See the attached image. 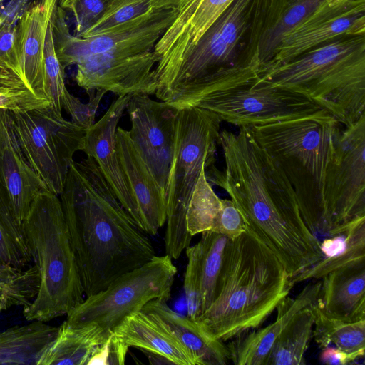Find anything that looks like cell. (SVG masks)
Wrapping results in <instances>:
<instances>
[{"label":"cell","mask_w":365,"mask_h":365,"mask_svg":"<svg viewBox=\"0 0 365 365\" xmlns=\"http://www.w3.org/2000/svg\"><path fill=\"white\" fill-rule=\"evenodd\" d=\"M225 170L205 173L223 188L250 228L277 256L290 280L322 258L320 243L304 224L294 192L248 127L223 130Z\"/></svg>","instance_id":"1"},{"label":"cell","mask_w":365,"mask_h":365,"mask_svg":"<svg viewBox=\"0 0 365 365\" xmlns=\"http://www.w3.org/2000/svg\"><path fill=\"white\" fill-rule=\"evenodd\" d=\"M58 196L86 297L156 255L93 158L72 162Z\"/></svg>","instance_id":"2"},{"label":"cell","mask_w":365,"mask_h":365,"mask_svg":"<svg viewBox=\"0 0 365 365\" xmlns=\"http://www.w3.org/2000/svg\"><path fill=\"white\" fill-rule=\"evenodd\" d=\"M293 287L277 256L250 228L230 240L216 297L195 321L223 342L262 324Z\"/></svg>","instance_id":"3"},{"label":"cell","mask_w":365,"mask_h":365,"mask_svg":"<svg viewBox=\"0 0 365 365\" xmlns=\"http://www.w3.org/2000/svg\"><path fill=\"white\" fill-rule=\"evenodd\" d=\"M287 0H233L155 96L170 102L187 89L257 68L260 42Z\"/></svg>","instance_id":"4"},{"label":"cell","mask_w":365,"mask_h":365,"mask_svg":"<svg viewBox=\"0 0 365 365\" xmlns=\"http://www.w3.org/2000/svg\"><path fill=\"white\" fill-rule=\"evenodd\" d=\"M339 124L324 115L248 127L290 183L302 220L319 243L332 237L324 187Z\"/></svg>","instance_id":"5"},{"label":"cell","mask_w":365,"mask_h":365,"mask_svg":"<svg viewBox=\"0 0 365 365\" xmlns=\"http://www.w3.org/2000/svg\"><path fill=\"white\" fill-rule=\"evenodd\" d=\"M257 76L305 96L351 125L365 115V35L328 42Z\"/></svg>","instance_id":"6"},{"label":"cell","mask_w":365,"mask_h":365,"mask_svg":"<svg viewBox=\"0 0 365 365\" xmlns=\"http://www.w3.org/2000/svg\"><path fill=\"white\" fill-rule=\"evenodd\" d=\"M21 225L39 280L24 318L48 322L67 316L86 297L59 196L40 192Z\"/></svg>","instance_id":"7"},{"label":"cell","mask_w":365,"mask_h":365,"mask_svg":"<svg viewBox=\"0 0 365 365\" xmlns=\"http://www.w3.org/2000/svg\"><path fill=\"white\" fill-rule=\"evenodd\" d=\"M222 121L198 107L178 109L175 145L166 192L165 255L177 259L190 245L186 214L202 170L214 168Z\"/></svg>","instance_id":"8"},{"label":"cell","mask_w":365,"mask_h":365,"mask_svg":"<svg viewBox=\"0 0 365 365\" xmlns=\"http://www.w3.org/2000/svg\"><path fill=\"white\" fill-rule=\"evenodd\" d=\"M257 73L248 71L215 83L172 106L204 108L239 128L329 115L305 96L263 81Z\"/></svg>","instance_id":"9"},{"label":"cell","mask_w":365,"mask_h":365,"mask_svg":"<svg viewBox=\"0 0 365 365\" xmlns=\"http://www.w3.org/2000/svg\"><path fill=\"white\" fill-rule=\"evenodd\" d=\"M176 274L170 256L155 255L118 277L105 289L85 297L63 323L76 328L97 325L106 332H113L127 317L141 311L150 301H168Z\"/></svg>","instance_id":"10"},{"label":"cell","mask_w":365,"mask_h":365,"mask_svg":"<svg viewBox=\"0 0 365 365\" xmlns=\"http://www.w3.org/2000/svg\"><path fill=\"white\" fill-rule=\"evenodd\" d=\"M8 112L29 164L48 190L59 195L74 154L84 150L86 130L64 118L51 104Z\"/></svg>","instance_id":"11"},{"label":"cell","mask_w":365,"mask_h":365,"mask_svg":"<svg viewBox=\"0 0 365 365\" xmlns=\"http://www.w3.org/2000/svg\"><path fill=\"white\" fill-rule=\"evenodd\" d=\"M175 9L148 10L143 14L95 36L81 38L71 34L66 11L58 5L52 17L53 36L58 58L65 69L80 58L98 54L135 55L153 51L170 25Z\"/></svg>","instance_id":"12"},{"label":"cell","mask_w":365,"mask_h":365,"mask_svg":"<svg viewBox=\"0 0 365 365\" xmlns=\"http://www.w3.org/2000/svg\"><path fill=\"white\" fill-rule=\"evenodd\" d=\"M324 198L332 237L365 216V115L338 131Z\"/></svg>","instance_id":"13"},{"label":"cell","mask_w":365,"mask_h":365,"mask_svg":"<svg viewBox=\"0 0 365 365\" xmlns=\"http://www.w3.org/2000/svg\"><path fill=\"white\" fill-rule=\"evenodd\" d=\"M363 35L365 0H326L282 36L269 61L259 71L285 63L328 42Z\"/></svg>","instance_id":"14"},{"label":"cell","mask_w":365,"mask_h":365,"mask_svg":"<svg viewBox=\"0 0 365 365\" xmlns=\"http://www.w3.org/2000/svg\"><path fill=\"white\" fill-rule=\"evenodd\" d=\"M130 138L166 197L178 109L145 94L133 95L126 106Z\"/></svg>","instance_id":"15"},{"label":"cell","mask_w":365,"mask_h":365,"mask_svg":"<svg viewBox=\"0 0 365 365\" xmlns=\"http://www.w3.org/2000/svg\"><path fill=\"white\" fill-rule=\"evenodd\" d=\"M156 63L153 51L135 55L88 56L75 63V81L88 94L104 90L118 96L155 95Z\"/></svg>","instance_id":"16"},{"label":"cell","mask_w":365,"mask_h":365,"mask_svg":"<svg viewBox=\"0 0 365 365\" xmlns=\"http://www.w3.org/2000/svg\"><path fill=\"white\" fill-rule=\"evenodd\" d=\"M233 0H180L173 21L156 43L155 71L170 77L219 15Z\"/></svg>","instance_id":"17"},{"label":"cell","mask_w":365,"mask_h":365,"mask_svg":"<svg viewBox=\"0 0 365 365\" xmlns=\"http://www.w3.org/2000/svg\"><path fill=\"white\" fill-rule=\"evenodd\" d=\"M132 96H118L101 118L86 130L83 152L96 162L115 197L138 225V213L116 149V131Z\"/></svg>","instance_id":"18"},{"label":"cell","mask_w":365,"mask_h":365,"mask_svg":"<svg viewBox=\"0 0 365 365\" xmlns=\"http://www.w3.org/2000/svg\"><path fill=\"white\" fill-rule=\"evenodd\" d=\"M200 240L185 249L187 264L184 290L187 317L196 320L215 299L227 245L230 239L224 235L205 231Z\"/></svg>","instance_id":"19"},{"label":"cell","mask_w":365,"mask_h":365,"mask_svg":"<svg viewBox=\"0 0 365 365\" xmlns=\"http://www.w3.org/2000/svg\"><path fill=\"white\" fill-rule=\"evenodd\" d=\"M0 182L21 225L34 199L48 190L24 155L6 110H0Z\"/></svg>","instance_id":"20"},{"label":"cell","mask_w":365,"mask_h":365,"mask_svg":"<svg viewBox=\"0 0 365 365\" xmlns=\"http://www.w3.org/2000/svg\"><path fill=\"white\" fill-rule=\"evenodd\" d=\"M116 149L138 213V225L146 234L155 235L166 221V197L136 151L128 130L118 127Z\"/></svg>","instance_id":"21"},{"label":"cell","mask_w":365,"mask_h":365,"mask_svg":"<svg viewBox=\"0 0 365 365\" xmlns=\"http://www.w3.org/2000/svg\"><path fill=\"white\" fill-rule=\"evenodd\" d=\"M321 282H310L294 297H284L277 305L274 322L253 331H245L227 345L230 360L236 365H264L269 352L292 317L301 309L314 304Z\"/></svg>","instance_id":"22"},{"label":"cell","mask_w":365,"mask_h":365,"mask_svg":"<svg viewBox=\"0 0 365 365\" xmlns=\"http://www.w3.org/2000/svg\"><path fill=\"white\" fill-rule=\"evenodd\" d=\"M321 279L316 304L324 314L349 322L365 319V259L336 269Z\"/></svg>","instance_id":"23"},{"label":"cell","mask_w":365,"mask_h":365,"mask_svg":"<svg viewBox=\"0 0 365 365\" xmlns=\"http://www.w3.org/2000/svg\"><path fill=\"white\" fill-rule=\"evenodd\" d=\"M113 334L128 348L148 354L149 360L176 365H197L195 357L159 322L140 311L127 317Z\"/></svg>","instance_id":"24"},{"label":"cell","mask_w":365,"mask_h":365,"mask_svg":"<svg viewBox=\"0 0 365 365\" xmlns=\"http://www.w3.org/2000/svg\"><path fill=\"white\" fill-rule=\"evenodd\" d=\"M159 322L195 357L197 365H225L230 360L227 345L210 336L199 324L173 311L164 299H153L142 309Z\"/></svg>","instance_id":"25"},{"label":"cell","mask_w":365,"mask_h":365,"mask_svg":"<svg viewBox=\"0 0 365 365\" xmlns=\"http://www.w3.org/2000/svg\"><path fill=\"white\" fill-rule=\"evenodd\" d=\"M320 249V260L292 278V286L307 279H321L336 269L365 259V216L353 221L343 234L321 241Z\"/></svg>","instance_id":"26"},{"label":"cell","mask_w":365,"mask_h":365,"mask_svg":"<svg viewBox=\"0 0 365 365\" xmlns=\"http://www.w3.org/2000/svg\"><path fill=\"white\" fill-rule=\"evenodd\" d=\"M112 333L97 325L76 328L63 322L36 365H88L98 346Z\"/></svg>","instance_id":"27"},{"label":"cell","mask_w":365,"mask_h":365,"mask_svg":"<svg viewBox=\"0 0 365 365\" xmlns=\"http://www.w3.org/2000/svg\"><path fill=\"white\" fill-rule=\"evenodd\" d=\"M58 331L46 322L31 321L0 331V364H37Z\"/></svg>","instance_id":"28"},{"label":"cell","mask_w":365,"mask_h":365,"mask_svg":"<svg viewBox=\"0 0 365 365\" xmlns=\"http://www.w3.org/2000/svg\"><path fill=\"white\" fill-rule=\"evenodd\" d=\"M312 308L314 318L312 336L321 349L336 347L355 361L364 358L365 319L349 322L329 317L316 302Z\"/></svg>","instance_id":"29"},{"label":"cell","mask_w":365,"mask_h":365,"mask_svg":"<svg viewBox=\"0 0 365 365\" xmlns=\"http://www.w3.org/2000/svg\"><path fill=\"white\" fill-rule=\"evenodd\" d=\"M312 306L298 312L274 344L264 365H304L314 327Z\"/></svg>","instance_id":"30"},{"label":"cell","mask_w":365,"mask_h":365,"mask_svg":"<svg viewBox=\"0 0 365 365\" xmlns=\"http://www.w3.org/2000/svg\"><path fill=\"white\" fill-rule=\"evenodd\" d=\"M32 262L22 225L16 220L0 182V263L24 269L31 266Z\"/></svg>","instance_id":"31"},{"label":"cell","mask_w":365,"mask_h":365,"mask_svg":"<svg viewBox=\"0 0 365 365\" xmlns=\"http://www.w3.org/2000/svg\"><path fill=\"white\" fill-rule=\"evenodd\" d=\"M325 1H287L260 42L258 53L259 70L269 61L282 36L303 21Z\"/></svg>","instance_id":"32"},{"label":"cell","mask_w":365,"mask_h":365,"mask_svg":"<svg viewBox=\"0 0 365 365\" xmlns=\"http://www.w3.org/2000/svg\"><path fill=\"white\" fill-rule=\"evenodd\" d=\"M222 207L221 199L215 194L202 170L192 192L186 214L187 228L193 237L205 231H212Z\"/></svg>","instance_id":"33"},{"label":"cell","mask_w":365,"mask_h":365,"mask_svg":"<svg viewBox=\"0 0 365 365\" xmlns=\"http://www.w3.org/2000/svg\"><path fill=\"white\" fill-rule=\"evenodd\" d=\"M50 105L23 78L0 68V110L24 111Z\"/></svg>","instance_id":"34"},{"label":"cell","mask_w":365,"mask_h":365,"mask_svg":"<svg viewBox=\"0 0 365 365\" xmlns=\"http://www.w3.org/2000/svg\"><path fill=\"white\" fill-rule=\"evenodd\" d=\"M150 7V0H108L98 20L78 37L103 34L143 14Z\"/></svg>","instance_id":"35"},{"label":"cell","mask_w":365,"mask_h":365,"mask_svg":"<svg viewBox=\"0 0 365 365\" xmlns=\"http://www.w3.org/2000/svg\"><path fill=\"white\" fill-rule=\"evenodd\" d=\"M64 71L65 69L61 66L56 52L51 19L47 27L44 43V93L50 104L61 112L63 109L61 98L64 90L66 88Z\"/></svg>","instance_id":"36"},{"label":"cell","mask_w":365,"mask_h":365,"mask_svg":"<svg viewBox=\"0 0 365 365\" xmlns=\"http://www.w3.org/2000/svg\"><path fill=\"white\" fill-rule=\"evenodd\" d=\"M106 93L104 90L91 92L88 101L83 103L66 88L61 98L62 108L70 115L73 123L86 130L96 123L99 104Z\"/></svg>","instance_id":"37"},{"label":"cell","mask_w":365,"mask_h":365,"mask_svg":"<svg viewBox=\"0 0 365 365\" xmlns=\"http://www.w3.org/2000/svg\"><path fill=\"white\" fill-rule=\"evenodd\" d=\"M108 0H58V5L72 13L76 36L94 24L103 14Z\"/></svg>","instance_id":"38"},{"label":"cell","mask_w":365,"mask_h":365,"mask_svg":"<svg viewBox=\"0 0 365 365\" xmlns=\"http://www.w3.org/2000/svg\"><path fill=\"white\" fill-rule=\"evenodd\" d=\"M222 207L217 221L212 231L234 240L248 228L242 215L231 200L221 199Z\"/></svg>","instance_id":"39"},{"label":"cell","mask_w":365,"mask_h":365,"mask_svg":"<svg viewBox=\"0 0 365 365\" xmlns=\"http://www.w3.org/2000/svg\"><path fill=\"white\" fill-rule=\"evenodd\" d=\"M128 351V347L113 332L98 346L88 364H124Z\"/></svg>","instance_id":"40"},{"label":"cell","mask_w":365,"mask_h":365,"mask_svg":"<svg viewBox=\"0 0 365 365\" xmlns=\"http://www.w3.org/2000/svg\"><path fill=\"white\" fill-rule=\"evenodd\" d=\"M16 38V25L3 19L0 22V59L14 46Z\"/></svg>","instance_id":"41"},{"label":"cell","mask_w":365,"mask_h":365,"mask_svg":"<svg viewBox=\"0 0 365 365\" xmlns=\"http://www.w3.org/2000/svg\"><path fill=\"white\" fill-rule=\"evenodd\" d=\"M319 360L323 364L329 365H346L355 362L349 354L333 346L322 349Z\"/></svg>","instance_id":"42"},{"label":"cell","mask_w":365,"mask_h":365,"mask_svg":"<svg viewBox=\"0 0 365 365\" xmlns=\"http://www.w3.org/2000/svg\"><path fill=\"white\" fill-rule=\"evenodd\" d=\"M180 0H150V10L170 9L177 6Z\"/></svg>","instance_id":"43"},{"label":"cell","mask_w":365,"mask_h":365,"mask_svg":"<svg viewBox=\"0 0 365 365\" xmlns=\"http://www.w3.org/2000/svg\"><path fill=\"white\" fill-rule=\"evenodd\" d=\"M21 270L22 269H17L0 263V283L4 284Z\"/></svg>","instance_id":"44"},{"label":"cell","mask_w":365,"mask_h":365,"mask_svg":"<svg viewBox=\"0 0 365 365\" xmlns=\"http://www.w3.org/2000/svg\"><path fill=\"white\" fill-rule=\"evenodd\" d=\"M2 310H4V309H3V307H2V306H1V304L0 303V312H1Z\"/></svg>","instance_id":"45"},{"label":"cell","mask_w":365,"mask_h":365,"mask_svg":"<svg viewBox=\"0 0 365 365\" xmlns=\"http://www.w3.org/2000/svg\"><path fill=\"white\" fill-rule=\"evenodd\" d=\"M1 284H1V283H0V291H1V287H2V285H1Z\"/></svg>","instance_id":"46"},{"label":"cell","mask_w":365,"mask_h":365,"mask_svg":"<svg viewBox=\"0 0 365 365\" xmlns=\"http://www.w3.org/2000/svg\"><path fill=\"white\" fill-rule=\"evenodd\" d=\"M4 0H0V4H1Z\"/></svg>","instance_id":"47"},{"label":"cell","mask_w":365,"mask_h":365,"mask_svg":"<svg viewBox=\"0 0 365 365\" xmlns=\"http://www.w3.org/2000/svg\"><path fill=\"white\" fill-rule=\"evenodd\" d=\"M3 20L2 17H0V22Z\"/></svg>","instance_id":"48"}]
</instances>
